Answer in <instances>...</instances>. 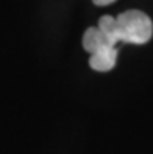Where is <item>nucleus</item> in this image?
<instances>
[{
    "instance_id": "2",
    "label": "nucleus",
    "mask_w": 153,
    "mask_h": 154,
    "mask_svg": "<svg viewBox=\"0 0 153 154\" xmlns=\"http://www.w3.org/2000/svg\"><path fill=\"white\" fill-rule=\"evenodd\" d=\"M92 2H94V5H97V6H106V5L114 3L116 0H92Z\"/></svg>"
},
{
    "instance_id": "1",
    "label": "nucleus",
    "mask_w": 153,
    "mask_h": 154,
    "mask_svg": "<svg viewBox=\"0 0 153 154\" xmlns=\"http://www.w3.org/2000/svg\"><path fill=\"white\" fill-rule=\"evenodd\" d=\"M153 36L151 19L139 10H128L117 17L102 16L97 26H89L83 34V48L91 53L89 66L95 72H110L116 67L117 48L122 44H147Z\"/></svg>"
}]
</instances>
